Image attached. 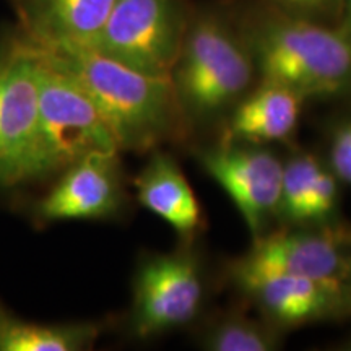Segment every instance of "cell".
I'll use <instances>...</instances> for the list:
<instances>
[{
  "instance_id": "8992f818",
  "label": "cell",
  "mask_w": 351,
  "mask_h": 351,
  "mask_svg": "<svg viewBox=\"0 0 351 351\" xmlns=\"http://www.w3.org/2000/svg\"><path fill=\"white\" fill-rule=\"evenodd\" d=\"M130 330L140 339L187 326L204 304L202 263L189 247L148 254L137 265L132 288Z\"/></svg>"
},
{
  "instance_id": "9a60e30c",
  "label": "cell",
  "mask_w": 351,
  "mask_h": 351,
  "mask_svg": "<svg viewBox=\"0 0 351 351\" xmlns=\"http://www.w3.org/2000/svg\"><path fill=\"white\" fill-rule=\"evenodd\" d=\"M134 186L140 204L165 219L184 239H191L199 231L200 204L179 165L168 153H153Z\"/></svg>"
},
{
  "instance_id": "5bb4252c",
  "label": "cell",
  "mask_w": 351,
  "mask_h": 351,
  "mask_svg": "<svg viewBox=\"0 0 351 351\" xmlns=\"http://www.w3.org/2000/svg\"><path fill=\"white\" fill-rule=\"evenodd\" d=\"M302 101L289 88L261 80L230 112L225 140L254 145L288 140L298 127Z\"/></svg>"
},
{
  "instance_id": "5b68a950",
  "label": "cell",
  "mask_w": 351,
  "mask_h": 351,
  "mask_svg": "<svg viewBox=\"0 0 351 351\" xmlns=\"http://www.w3.org/2000/svg\"><path fill=\"white\" fill-rule=\"evenodd\" d=\"M191 15L186 0H116L90 47L145 73L169 77Z\"/></svg>"
},
{
  "instance_id": "ba28073f",
  "label": "cell",
  "mask_w": 351,
  "mask_h": 351,
  "mask_svg": "<svg viewBox=\"0 0 351 351\" xmlns=\"http://www.w3.org/2000/svg\"><path fill=\"white\" fill-rule=\"evenodd\" d=\"M38 132L36 59L15 36L0 47V187L34 181Z\"/></svg>"
},
{
  "instance_id": "44dd1931",
  "label": "cell",
  "mask_w": 351,
  "mask_h": 351,
  "mask_svg": "<svg viewBox=\"0 0 351 351\" xmlns=\"http://www.w3.org/2000/svg\"><path fill=\"white\" fill-rule=\"evenodd\" d=\"M348 289H350V296H351V263H350V275H348Z\"/></svg>"
},
{
  "instance_id": "52a82bcc",
  "label": "cell",
  "mask_w": 351,
  "mask_h": 351,
  "mask_svg": "<svg viewBox=\"0 0 351 351\" xmlns=\"http://www.w3.org/2000/svg\"><path fill=\"white\" fill-rule=\"evenodd\" d=\"M351 226L340 221L326 226H295L265 232L254 239L243 257L228 267L230 278L280 274L309 276L348 287Z\"/></svg>"
},
{
  "instance_id": "30bf717a",
  "label": "cell",
  "mask_w": 351,
  "mask_h": 351,
  "mask_svg": "<svg viewBox=\"0 0 351 351\" xmlns=\"http://www.w3.org/2000/svg\"><path fill=\"white\" fill-rule=\"evenodd\" d=\"M231 280L261 311L262 319L282 332L351 314L346 285L280 274L244 275Z\"/></svg>"
},
{
  "instance_id": "4fadbf2b",
  "label": "cell",
  "mask_w": 351,
  "mask_h": 351,
  "mask_svg": "<svg viewBox=\"0 0 351 351\" xmlns=\"http://www.w3.org/2000/svg\"><path fill=\"white\" fill-rule=\"evenodd\" d=\"M340 181L326 161L300 153L283 163L278 217L288 226H326L339 221Z\"/></svg>"
},
{
  "instance_id": "ac0fdd59",
  "label": "cell",
  "mask_w": 351,
  "mask_h": 351,
  "mask_svg": "<svg viewBox=\"0 0 351 351\" xmlns=\"http://www.w3.org/2000/svg\"><path fill=\"white\" fill-rule=\"evenodd\" d=\"M327 165L340 184L351 187V117L333 127Z\"/></svg>"
},
{
  "instance_id": "8fae6325",
  "label": "cell",
  "mask_w": 351,
  "mask_h": 351,
  "mask_svg": "<svg viewBox=\"0 0 351 351\" xmlns=\"http://www.w3.org/2000/svg\"><path fill=\"white\" fill-rule=\"evenodd\" d=\"M125 202L119 152L91 153L60 173L52 189L38 200L39 221L108 219Z\"/></svg>"
},
{
  "instance_id": "d6986e66",
  "label": "cell",
  "mask_w": 351,
  "mask_h": 351,
  "mask_svg": "<svg viewBox=\"0 0 351 351\" xmlns=\"http://www.w3.org/2000/svg\"><path fill=\"white\" fill-rule=\"evenodd\" d=\"M278 10L322 23H335L339 0H262Z\"/></svg>"
},
{
  "instance_id": "7c38bea8",
  "label": "cell",
  "mask_w": 351,
  "mask_h": 351,
  "mask_svg": "<svg viewBox=\"0 0 351 351\" xmlns=\"http://www.w3.org/2000/svg\"><path fill=\"white\" fill-rule=\"evenodd\" d=\"M116 0H12L21 39L49 49L91 46L111 15Z\"/></svg>"
},
{
  "instance_id": "7a4b0ae2",
  "label": "cell",
  "mask_w": 351,
  "mask_h": 351,
  "mask_svg": "<svg viewBox=\"0 0 351 351\" xmlns=\"http://www.w3.org/2000/svg\"><path fill=\"white\" fill-rule=\"evenodd\" d=\"M238 20L261 80L289 88L302 99L351 90V39L333 25L291 15L262 0Z\"/></svg>"
},
{
  "instance_id": "ffe728a7",
  "label": "cell",
  "mask_w": 351,
  "mask_h": 351,
  "mask_svg": "<svg viewBox=\"0 0 351 351\" xmlns=\"http://www.w3.org/2000/svg\"><path fill=\"white\" fill-rule=\"evenodd\" d=\"M333 26L340 29L346 38L351 39V0H339L337 19Z\"/></svg>"
},
{
  "instance_id": "3957f363",
  "label": "cell",
  "mask_w": 351,
  "mask_h": 351,
  "mask_svg": "<svg viewBox=\"0 0 351 351\" xmlns=\"http://www.w3.org/2000/svg\"><path fill=\"white\" fill-rule=\"evenodd\" d=\"M256 75L238 15L221 5L192 12L169 75L186 124H210L230 114Z\"/></svg>"
},
{
  "instance_id": "9c48e42d",
  "label": "cell",
  "mask_w": 351,
  "mask_h": 351,
  "mask_svg": "<svg viewBox=\"0 0 351 351\" xmlns=\"http://www.w3.org/2000/svg\"><path fill=\"white\" fill-rule=\"evenodd\" d=\"M197 161L230 195L252 238L278 217L283 161L263 145L228 142L200 148Z\"/></svg>"
},
{
  "instance_id": "6da1fadb",
  "label": "cell",
  "mask_w": 351,
  "mask_h": 351,
  "mask_svg": "<svg viewBox=\"0 0 351 351\" xmlns=\"http://www.w3.org/2000/svg\"><path fill=\"white\" fill-rule=\"evenodd\" d=\"M32 47L86 91L119 152L156 150L161 143L184 135L187 124L171 77L145 73L90 46Z\"/></svg>"
},
{
  "instance_id": "2e32d148",
  "label": "cell",
  "mask_w": 351,
  "mask_h": 351,
  "mask_svg": "<svg viewBox=\"0 0 351 351\" xmlns=\"http://www.w3.org/2000/svg\"><path fill=\"white\" fill-rule=\"evenodd\" d=\"M99 333L93 322H28L0 304V351H83L93 348Z\"/></svg>"
},
{
  "instance_id": "e0dca14e",
  "label": "cell",
  "mask_w": 351,
  "mask_h": 351,
  "mask_svg": "<svg viewBox=\"0 0 351 351\" xmlns=\"http://www.w3.org/2000/svg\"><path fill=\"white\" fill-rule=\"evenodd\" d=\"M282 333L267 320L232 313L208 324L199 343L210 351H274L283 343Z\"/></svg>"
},
{
  "instance_id": "277c9868",
  "label": "cell",
  "mask_w": 351,
  "mask_h": 351,
  "mask_svg": "<svg viewBox=\"0 0 351 351\" xmlns=\"http://www.w3.org/2000/svg\"><path fill=\"white\" fill-rule=\"evenodd\" d=\"M36 59L39 132L34 181L60 174L91 153L119 152L116 138L86 91L25 43Z\"/></svg>"
}]
</instances>
